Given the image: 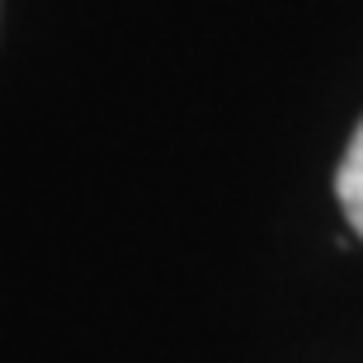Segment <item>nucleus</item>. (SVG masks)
Instances as JSON below:
<instances>
[{
	"label": "nucleus",
	"instance_id": "f257e3e1",
	"mask_svg": "<svg viewBox=\"0 0 363 363\" xmlns=\"http://www.w3.org/2000/svg\"><path fill=\"white\" fill-rule=\"evenodd\" d=\"M335 194H340V208L350 217V227L363 236V123L354 128L350 151H345V161L335 170Z\"/></svg>",
	"mask_w": 363,
	"mask_h": 363
}]
</instances>
